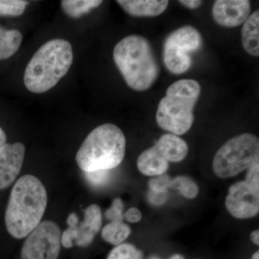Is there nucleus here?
Masks as SVG:
<instances>
[{
    "label": "nucleus",
    "instance_id": "obj_1",
    "mask_svg": "<svg viewBox=\"0 0 259 259\" xmlns=\"http://www.w3.org/2000/svg\"><path fill=\"white\" fill-rule=\"evenodd\" d=\"M47 192L36 177H20L13 186L5 211V226L10 236L25 238L40 223L47 207Z\"/></svg>",
    "mask_w": 259,
    "mask_h": 259
},
{
    "label": "nucleus",
    "instance_id": "obj_2",
    "mask_svg": "<svg viewBox=\"0 0 259 259\" xmlns=\"http://www.w3.org/2000/svg\"><path fill=\"white\" fill-rule=\"evenodd\" d=\"M74 55L71 44L64 39H52L44 44L29 61L24 74L25 88L41 94L56 86L67 74Z\"/></svg>",
    "mask_w": 259,
    "mask_h": 259
},
{
    "label": "nucleus",
    "instance_id": "obj_3",
    "mask_svg": "<svg viewBox=\"0 0 259 259\" xmlns=\"http://www.w3.org/2000/svg\"><path fill=\"white\" fill-rule=\"evenodd\" d=\"M113 59L126 83L136 91H146L158 79L159 66L144 37L132 35L122 38L114 48Z\"/></svg>",
    "mask_w": 259,
    "mask_h": 259
},
{
    "label": "nucleus",
    "instance_id": "obj_4",
    "mask_svg": "<svg viewBox=\"0 0 259 259\" xmlns=\"http://www.w3.org/2000/svg\"><path fill=\"white\" fill-rule=\"evenodd\" d=\"M125 148V135L120 128L103 124L87 136L76 153V163L84 173L112 170L123 161Z\"/></svg>",
    "mask_w": 259,
    "mask_h": 259
},
{
    "label": "nucleus",
    "instance_id": "obj_5",
    "mask_svg": "<svg viewBox=\"0 0 259 259\" xmlns=\"http://www.w3.org/2000/svg\"><path fill=\"white\" fill-rule=\"evenodd\" d=\"M200 92V85L194 79H180L170 85L158 104V125L176 136L188 132L194 122V108Z\"/></svg>",
    "mask_w": 259,
    "mask_h": 259
},
{
    "label": "nucleus",
    "instance_id": "obj_6",
    "mask_svg": "<svg viewBox=\"0 0 259 259\" xmlns=\"http://www.w3.org/2000/svg\"><path fill=\"white\" fill-rule=\"evenodd\" d=\"M258 138L243 134L232 138L218 150L213 159L212 169L219 178H231L258 164Z\"/></svg>",
    "mask_w": 259,
    "mask_h": 259
},
{
    "label": "nucleus",
    "instance_id": "obj_7",
    "mask_svg": "<svg viewBox=\"0 0 259 259\" xmlns=\"http://www.w3.org/2000/svg\"><path fill=\"white\" fill-rule=\"evenodd\" d=\"M202 44L200 33L190 25L172 32L163 44V59L166 69L174 74L187 72L192 66L191 53L199 51Z\"/></svg>",
    "mask_w": 259,
    "mask_h": 259
},
{
    "label": "nucleus",
    "instance_id": "obj_8",
    "mask_svg": "<svg viewBox=\"0 0 259 259\" xmlns=\"http://www.w3.org/2000/svg\"><path fill=\"white\" fill-rule=\"evenodd\" d=\"M61 237V229L55 222L42 221L26 237L21 259H58Z\"/></svg>",
    "mask_w": 259,
    "mask_h": 259
},
{
    "label": "nucleus",
    "instance_id": "obj_9",
    "mask_svg": "<svg viewBox=\"0 0 259 259\" xmlns=\"http://www.w3.org/2000/svg\"><path fill=\"white\" fill-rule=\"evenodd\" d=\"M226 207L237 219L255 217L259 212V185L243 181L231 186L226 197Z\"/></svg>",
    "mask_w": 259,
    "mask_h": 259
},
{
    "label": "nucleus",
    "instance_id": "obj_10",
    "mask_svg": "<svg viewBox=\"0 0 259 259\" xmlns=\"http://www.w3.org/2000/svg\"><path fill=\"white\" fill-rule=\"evenodd\" d=\"M69 228H73L75 233L74 245L86 248L91 245L97 233L101 229L102 211L97 204H92L83 211V220L79 222L76 213L69 214L66 220Z\"/></svg>",
    "mask_w": 259,
    "mask_h": 259
},
{
    "label": "nucleus",
    "instance_id": "obj_11",
    "mask_svg": "<svg viewBox=\"0 0 259 259\" xmlns=\"http://www.w3.org/2000/svg\"><path fill=\"white\" fill-rule=\"evenodd\" d=\"M25 148L22 143L6 144L0 149V190L8 188L23 167Z\"/></svg>",
    "mask_w": 259,
    "mask_h": 259
},
{
    "label": "nucleus",
    "instance_id": "obj_12",
    "mask_svg": "<svg viewBox=\"0 0 259 259\" xmlns=\"http://www.w3.org/2000/svg\"><path fill=\"white\" fill-rule=\"evenodd\" d=\"M250 13L248 0H217L212 8L214 21L226 28H236L245 23Z\"/></svg>",
    "mask_w": 259,
    "mask_h": 259
},
{
    "label": "nucleus",
    "instance_id": "obj_13",
    "mask_svg": "<svg viewBox=\"0 0 259 259\" xmlns=\"http://www.w3.org/2000/svg\"><path fill=\"white\" fill-rule=\"evenodd\" d=\"M117 3L131 16L143 18L158 16L168 6L166 0H118Z\"/></svg>",
    "mask_w": 259,
    "mask_h": 259
},
{
    "label": "nucleus",
    "instance_id": "obj_14",
    "mask_svg": "<svg viewBox=\"0 0 259 259\" xmlns=\"http://www.w3.org/2000/svg\"><path fill=\"white\" fill-rule=\"evenodd\" d=\"M155 146L168 162L177 163L182 161L188 153V145L176 135H163Z\"/></svg>",
    "mask_w": 259,
    "mask_h": 259
},
{
    "label": "nucleus",
    "instance_id": "obj_15",
    "mask_svg": "<svg viewBox=\"0 0 259 259\" xmlns=\"http://www.w3.org/2000/svg\"><path fill=\"white\" fill-rule=\"evenodd\" d=\"M137 166L144 175L158 177L164 175L168 168V161L163 158L156 146L148 148L140 155Z\"/></svg>",
    "mask_w": 259,
    "mask_h": 259
},
{
    "label": "nucleus",
    "instance_id": "obj_16",
    "mask_svg": "<svg viewBox=\"0 0 259 259\" xmlns=\"http://www.w3.org/2000/svg\"><path fill=\"white\" fill-rule=\"evenodd\" d=\"M242 45L250 56H259V10H255L243 24Z\"/></svg>",
    "mask_w": 259,
    "mask_h": 259
},
{
    "label": "nucleus",
    "instance_id": "obj_17",
    "mask_svg": "<svg viewBox=\"0 0 259 259\" xmlns=\"http://www.w3.org/2000/svg\"><path fill=\"white\" fill-rule=\"evenodd\" d=\"M23 42V35L18 30H7L0 26V60L16 54Z\"/></svg>",
    "mask_w": 259,
    "mask_h": 259
},
{
    "label": "nucleus",
    "instance_id": "obj_18",
    "mask_svg": "<svg viewBox=\"0 0 259 259\" xmlns=\"http://www.w3.org/2000/svg\"><path fill=\"white\" fill-rule=\"evenodd\" d=\"M103 3L100 0H63L61 8L66 15L73 18H79Z\"/></svg>",
    "mask_w": 259,
    "mask_h": 259
},
{
    "label": "nucleus",
    "instance_id": "obj_19",
    "mask_svg": "<svg viewBox=\"0 0 259 259\" xmlns=\"http://www.w3.org/2000/svg\"><path fill=\"white\" fill-rule=\"evenodd\" d=\"M131 232V228L123 221L110 222L102 229V237L107 243L117 246L128 238Z\"/></svg>",
    "mask_w": 259,
    "mask_h": 259
},
{
    "label": "nucleus",
    "instance_id": "obj_20",
    "mask_svg": "<svg viewBox=\"0 0 259 259\" xmlns=\"http://www.w3.org/2000/svg\"><path fill=\"white\" fill-rule=\"evenodd\" d=\"M171 188L180 191L186 198L194 199L199 193V187L192 179L187 177H177L171 180Z\"/></svg>",
    "mask_w": 259,
    "mask_h": 259
},
{
    "label": "nucleus",
    "instance_id": "obj_21",
    "mask_svg": "<svg viewBox=\"0 0 259 259\" xmlns=\"http://www.w3.org/2000/svg\"><path fill=\"white\" fill-rule=\"evenodd\" d=\"M141 250L130 243H122L115 246L109 253L107 259H143Z\"/></svg>",
    "mask_w": 259,
    "mask_h": 259
},
{
    "label": "nucleus",
    "instance_id": "obj_22",
    "mask_svg": "<svg viewBox=\"0 0 259 259\" xmlns=\"http://www.w3.org/2000/svg\"><path fill=\"white\" fill-rule=\"evenodd\" d=\"M28 5V2L23 0H0V16H20Z\"/></svg>",
    "mask_w": 259,
    "mask_h": 259
},
{
    "label": "nucleus",
    "instance_id": "obj_23",
    "mask_svg": "<svg viewBox=\"0 0 259 259\" xmlns=\"http://www.w3.org/2000/svg\"><path fill=\"white\" fill-rule=\"evenodd\" d=\"M111 170H100L92 172H86L85 177L90 185L95 187H102L107 185L110 179Z\"/></svg>",
    "mask_w": 259,
    "mask_h": 259
},
{
    "label": "nucleus",
    "instance_id": "obj_24",
    "mask_svg": "<svg viewBox=\"0 0 259 259\" xmlns=\"http://www.w3.org/2000/svg\"><path fill=\"white\" fill-rule=\"evenodd\" d=\"M124 204L122 199L116 198L112 202L111 207L105 212V217L111 222H122L124 220Z\"/></svg>",
    "mask_w": 259,
    "mask_h": 259
},
{
    "label": "nucleus",
    "instance_id": "obj_25",
    "mask_svg": "<svg viewBox=\"0 0 259 259\" xmlns=\"http://www.w3.org/2000/svg\"><path fill=\"white\" fill-rule=\"evenodd\" d=\"M171 179L168 175H162L160 176L151 179L149 181V185L151 190L156 192H167L168 189L171 188Z\"/></svg>",
    "mask_w": 259,
    "mask_h": 259
},
{
    "label": "nucleus",
    "instance_id": "obj_26",
    "mask_svg": "<svg viewBox=\"0 0 259 259\" xmlns=\"http://www.w3.org/2000/svg\"><path fill=\"white\" fill-rule=\"evenodd\" d=\"M124 218L127 222L139 223L142 219V213L136 207H131V208L126 211V212L124 214Z\"/></svg>",
    "mask_w": 259,
    "mask_h": 259
},
{
    "label": "nucleus",
    "instance_id": "obj_27",
    "mask_svg": "<svg viewBox=\"0 0 259 259\" xmlns=\"http://www.w3.org/2000/svg\"><path fill=\"white\" fill-rule=\"evenodd\" d=\"M167 197H168L167 192L161 193V192H153L152 190H150L149 194H148V200L156 205H160V204L164 203Z\"/></svg>",
    "mask_w": 259,
    "mask_h": 259
},
{
    "label": "nucleus",
    "instance_id": "obj_28",
    "mask_svg": "<svg viewBox=\"0 0 259 259\" xmlns=\"http://www.w3.org/2000/svg\"><path fill=\"white\" fill-rule=\"evenodd\" d=\"M179 3L190 10L197 9L202 4V1H198V0H186V1L182 0V1H179Z\"/></svg>",
    "mask_w": 259,
    "mask_h": 259
},
{
    "label": "nucleus",
    "instance_id": "obj_29",
    "mask_svg": "<svg viewBox=\"0 0 259 259\" xmlns=\"http://www.w3.org/2000/svg\"><path fill=\"white\" fill-rule=\"evenodd\" d=\"M250 240L253 242L254 244L259 245V231L255 230V231L252 232L250 233Z\"/></svg>",
    "mask_w": 259,
    "mask_h": 259
},
{
    "label": "nucleus",
    "instance_id": "obj_30",
    "mask_svg": "<svg viewBox=\"0 0 259 259\" xmlns=\"http://www.w3.org/2000/svg\"><path fill=\"white\" fill-rule=\"evenodd\" d=\"M7 136L5 131L0 127V149L7 144Z\"/></svg>",
    "mask_w": 259,
    "mask_h": 259
},
{
    "label": "nucleus",
    "instance_id": "obj_31",
    "mask_svg": "<svg viewBox=\"0 0 259 259\" xmlns=\"http://www.w3.org/2000/svg\"><path fill=\"white\" fill-rule=\"evenodd\" d=\"M168 259H185L183 255L181 254H175L170 257Z\"/></svg>",
    "mask_w": 259,
    "mask_h": 259
},
{
    "label": "nucleus",
    "instance_id": "obj_32",
    "mask_svg": "<svg viewBox=\"0 0 259 259\" xmlns=\"http://www.w3.org/2000/svg\"><path fill=\"white\" fill-rule=\"evenodd\" d=\"M251 259H259V251L257 250L251 256Z\"/></svg>",
    "mask_w": 259,
    "mask_h": 259
},
{
    "label": "nucleus",
    "instance_id": "obj_33",
    "mask_svg": "<svg viewBox=\"0 0 259 259\" xmlns=\"http://www.w3.org/2000/svg\"><path fill=\"white\" fill-rule=\"evenodd\" d=\"M149 259H159V258H156V257H151V258H150Z\"/></svg>",
    "mask_w": 259,
    "mask_h": 259
}]
</instances>
